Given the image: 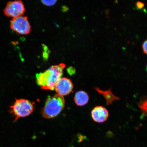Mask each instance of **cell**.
<instances>
[{
  "mask_svg": "<svg viewBox=\"0 0 147 147\" xmlns=\"http://www.w3.org/2000/svg\"><path fill=\"white\" fill-rule=\"evenodd\" d=\"M65 67V64L61 63L51 66L45 72L37 74L36 78L38 85L42 89L54 90L56 83L62 78Z\"/></svg>",
  "mask_w": 147,
  "mask_h": 147,
  "instance_id": "1",
  "label": "cell"
},
{
  "mask_svg": "<svg viewBox=\"0 0 147 147\" xmlns=\"http://www.w3.org/2000/svg\"><path fill=\"white\" fill-rule=\"evenodd\" d=\"M65 100L63 96L58 94L52 97L49 96L42 112L43 117L47 119L56 117L63 109Z\"/></svg>",
  "mask_w": 147,
  "mask_h": 147,
  "instance_id": "2",
  "label": "cell"
},
{
  "mask_svg": "<svg viewBox=\"0 0 147 147\" xmlns=\"http://www.w3.org/2000/svg\"><path fill=\"white\" fill-rule=\"evenodd\" d=\"M34 104L25 99L16 100L14 103L10 106L9 112L13 115L14 121L20 117L28 116L32 113L34 110Z\"/></svg>",
  "mask_w": 147,
  "mask_h": 147,
  "instance_id": "3",
  "label": "cell"
},
{
  "mask_svg": "<svg viewBox=\"0 0 147 147\" xmlns=\"http://www.w3.org/2000/svg\"><path fill=\"white\" fill-rule=\"evenodd\" d=\"M10 26L12 30L21 34H27L31 30L30 25L26 16L13 18L11 21Z\"/></svg>",
  "mask_w": 147,
  "mask_h": 147,
  "instance_id": "4",
  "label": "cell"
},
{
  "mask_svg": "<svg viewBox=\"0 0 147 147\" xmlns=\"http://www.w3.org/2000/svg\"><path fill=\"white\" fill-rule=\"evenodd\" d=\"M25 11L24 5L22 2L20 1L9 2L4 10L5 15L13 18L22 16Z\"/></svg>",
  "mask_w": 147,
  "mask_h": 147,
  "instance_id": "5",
  "label": "cell"
},
{
  "mask_svg": "<svg viewBox=\"0 0 147 147\" xmlns=\"http://www.w3.org/2000/svg\"><path fill=\"white\" fill-rule=\"evenodd\" d=\"M73 88V84L70 79L61 78L56 83L54 90L58 94L63 96L70 93Z\"/></svg>",
  "mask_w": 147,
  "mask_h": 147,
  "instance_id": "6",
  "label": "cell"
},
{
  "mask_svg": "<svg viewBox=\"0 0 147 147\" xmlns=\"http://www.w3.org/2000/svg\"><path fill=\"white\" fill-rule=\"evenodd\" d=\"M91 115L93 120L98 123L105 122L109 116L108 110L102 106L95 107L92 110Z\"/></svg>",
  "mask_w": 147,
  "mask_h": 147,
  "instance_id": "7",
  "label": "cell"
},
{
  "mask_svg": "<svg viewBox=\"0 0 147 147\" xmlns=\"http://www.w3.org/2000/svg\"><path fill=\"white\" fill-rule=\"evenodd\" d=\"M95 89L99 93L104 96L106 100V105L107 106L112 104L114 101L119 100V97L115 96L112 93L111 88L106 91L102 90L98 87H95Z\"/></svg>",
  "mask_w": 147,
  "mask_h": 147,
  "instance_id": "8",
  "label": "cell"
},
{
  "mask_svg": "<svg viewBox=\"0 0 147 147\" xmlns=\"http://www.w3.org/2000/svg\"><path fill=\"white\" fill-rule=\"evenodd\" d=\"M89 97L88 93L84 91H78L75 94L74 101L76 105L79 106L85 105L89 102Z\"/></svg>",
  "mask_w": 147,
  "mask_h": 147,
  "instance_id": "9",
  "label": "cell"
},
{
  "mask_svg": "<svg viewBox=\"0 0 147 147\" xmlns=\"http://www.w3.org/2000/svg\"><path fill=\"white\" fill-rule=\"evenodd\" d=\"M139 106L143 114L146 115L147 113L146 100H141L139 104Z\"/></svg>",
  "mask_w": 147,
  "mask_h": 147,
  "instance_id": "10",
  "label": "cell"
},
{
  "mask_svg": "<svg viewBox=\"0 0 147 147\" xmlns=\"http://www.w3.org/2000/svg\"><path fill=\"white\" fill-rule=\"evenodd\" d=\"M42 3L47 6H51L54 5L57 2V1H42Z\"/></svg>",
  "mask_w": 147,
  "mask_h": 147,
  "instance_id": "11",
  "label": "cell"
},
{
  "mask_svg": "<svg viewBox=\"0 0 147 147\" xmlns=\"http://www.w3.org/2000/svg\"><path fill=\"white\" fill-rule=\"evenodd\" d=\"M136 4L137 9L138 10L142 9L144 6V3L139 1L137 2Z\"/></svg>",
  "mask_w": 147,
  "mask_h": 147,
  "instance_id": "12",
  "label": "cell"
},
{
  "mask_svg": "<svg viewBox=\"0 0 147 147\" xmlns=\"http://www.w3.org/2000/svg\"><path fill=\"white\" fill-rule=\"evenodd\" d=\"M68 73L69 74L72 75L75 74L76 72V70L73 67H70L69 68L67 69Z\"/></svg>",
  "mask_w": 147,
  "mask_h": 147,
  "instance_id": "13",
  "label": "cell"
},
{
  "mask_svg": "<svg viewBox=\"0 0 147 147\" xmlns=\"http://www.w3.org/2000/svg\"><path fill=\"white\" fill-rule=\"evenodd\" d=\"M147 41L146 40L143 43L142 45V49L143 51V52L145 54H147Z\"/></svg>",
  "mask_w": 147,
  "mask_h": 147,
  "instance_id": "14",
  "label": "cell"
}]
</instances>
